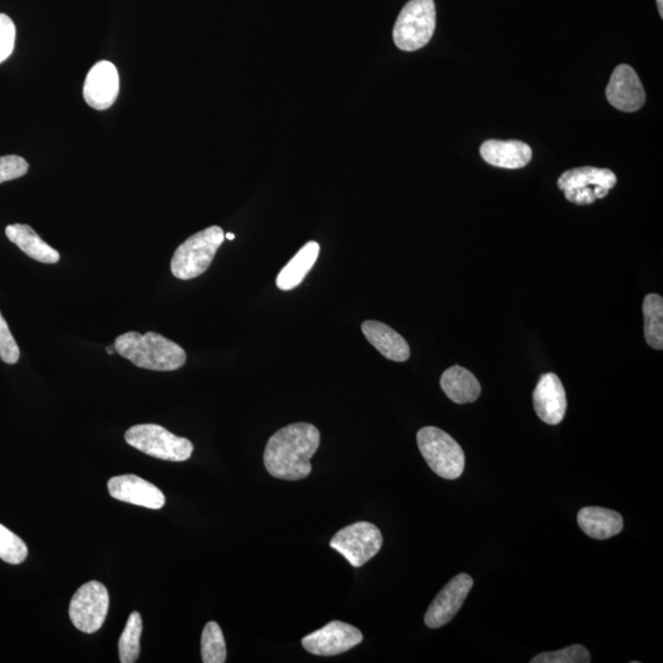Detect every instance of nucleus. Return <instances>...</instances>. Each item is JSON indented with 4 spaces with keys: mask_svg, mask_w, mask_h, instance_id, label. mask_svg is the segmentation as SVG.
<instances>
[{
    "mask_svg": "<svg viewBox=\"0 0 663 663\" xmlns=\"http://www.w3.org/2000/svg\"><path fill=\"white\" fill-rule=\"evenodd\" d=\"M321 434L315 425L295 423L280 429L268 440L264 466L283 481H300L312 472L311 458L320 447Z\"/></svg>",
    "mask_w": 663,
    "mask_h": 663,
    "instance_id": "obj_1",
    "label": "nucleus"
},
{
    "mask_svg": "<svg viewBox=\"0 0 663 663\" xmlns=\"http://www.w3.org/2000/svg\"><path fill=\"white\" fill-rule=\"evenodd\" d=\"M115 348L121 357L147 370L175 371L187 360V354L179 344L155 332H127L116 339Z\"/></svg>",
    "mask_w": 663,
    "mask_h": 663,
    "instance_id": "obj_2",
    "label": "nucleus"
},
{
    "mask_svg": "<svg viewBox=\"0 0 663 663\" xmlns=\"http://www.w3.org/2000/svg\"><path fill=\"white\" fill-rule=\"evenodd\" d=\"M224 240L225 234L220 226H210L192 235L172 257L171 272L174 277L190 280L202 276L208 271Z\"/></svg>",
    "mask_w": 663,
    "mask_h": 663,
    "instance_id": "obj_3",
    "label": "nucleus"
},
{
    "mask_svg": "<svg viewBox=\"0 0 663 663\" xmlns=\"http://www.w3.org/2000/svg\"><path fill=\"white\" fill-rule=\"evenodd\" d=\"M420 454L435 474L449 481L462 476L465 471V452L452 436L435 427H425L417 434Z\"/></svg>",
    "mask_w": 663,
    "mask_h": 663,
    "instance_id": "obj_4",
    "label": "nucleus"
},
{
    "mask_svg": "<svg viewBox=\"0 0 663 663\" xmlns=\"http://www.w3.org/2000/svg\"><path fill=\"white\" fill-rule=\"evenodd\" d=\"M435 28L434 0H411L398 15L393 29V41L402 51H418L433 39Z\"/></svg>",
    "mask_w": 663,
    "mask_h": 663,
    "instance_id": "obj_5",
    "label": "nucleus"
},
{
    "mask_svg": "<svg viewBox=\"0 0 663 663\" xmlns=\"http://www.w3.org/2000/svg\"><path fill=\"white\" fill-rule=\"evenodd\" d=\"M126 441L143 454L170 462H185L193 454V444L156 424L134 425L127 430Z\"/></svg>",
    "mask_w": 663,
    "mask_h": 663,
    "instance_id": "obj_6",
    "label": "nucleus"
},
{
    "mask_svg": "<svg viewBox=\"0 0 663 663\" xmlns=\"http://www.w3.org/2000/svg\"><path fill=\"white\" fill-rule=\"evenodd\" d=\"M617 185V176L608 169L598 167H578L564 172L558 180V187L564 191L569 202L587 206L607 196Z\"/></svg>",
    "mask_w": 663,
    "mask_h": 663,
    "instance_id": "obj_7",
    "label": "nucleus"
},
{
    "mask_svg": "<svg viewBox=\"0 0 663 663\" xmlns=\"http://www.w3.org/2000/svg\"><path fill=\"white\" fill-rule=\"evenodd\" d=\"M384 538L370 522H357L342 528L332 538L330 546L342 554L354 568L363 567L381 551Z\"/></svg>",
    "mask_w": 663,
    "mask_h": 663,
    "instance_id": "obj_8",
    "label": "nucleus"
},
{
    "mask_svg": "<svg viewBox=\"0 0 663 663\" xmlns=\"http://www.w3.org/2000/svg\"><path fill=\"white\" fill-rule=\"evenodd\" d=\"M109 607V591L101 582L90 581L80 587L70 601V621L80 632L96 633L104 625Z\"/></svg>",
    "mask_w": 663,
    "mask_h": 663,
    "instance_id": "obj_9",
    "label": "nucleus"
},
{
    "mask_svg": "<svg viewBox=\"0 0 663 663\" xmlns=\"http://www.w3.org/2000/svg\"><path fill=\"white\" fill-rule=\"evenodd\" d=\"M364 636L353 625L333 621L316 632L306 635L301 644L312 655L336 656L363 643Z\"/></svg>",
    "mask_w": 663,
    "mask_h": 663,
    "instance_id": "obj_10",
    "label": "nucleus"
},
{
    "mask_svg": "<svg viewBox=\"0 0 663 663\" xmlns=\"http://www.w3.org/2000/svg\"><path fill=\"white\" fill-rule=\"evenodd\" d=\"M473 584V579L468 574L455 576L435 597L425 613L424 622L427 627L438 629L450 623L465 603Z\"/></svg>",
    "mask_w": 663,
    "mask_h": 663,
    "instance_id": "obj_11",
    "label": "nucleus"
},
{
    "mask_svg": "<svg viewBox=\"0 0 663 663\" xmlns=\"http://www.w3.org/2000/svg\"><path fill=\"white\" fill-rule=\"evenodd\" d=\"M120 93V75L115 64L101 61L94 64L85 79L83 94L86 104L95 110L110 109Z\"/></svg>",
    "mask_w": 663,
    "mask_h": 663,
    "instance_id": "obj_12",
    "label": "nucleus"
},
{
    "mask_svg": "<svg viewBox=\"0 0 663 663\" xmlns=\"http://www.w3.org/2000/svg\"><path fill=\"white\" fill-rule=\"evenodd\" d=\"M606 96L609 104L619 111L635 112L645 105V90L638 74L627 64H621L609 80Z\"/></svg>",
    "mask_w": 663,
    "mask_h": 663,
    "instance_id": "obj_13",
    "label": "nucleus"
},
{
    "mask_svg": "<svg viewBox=\"0 0 663 663\" xmlns=\"http://www.w3.org/2000/svg\"><path fill=\"white\" fill-rule=\"evenodd\" d=\"M107 488L113 499L142 508L160 510L166 503L165 495L158 487L133 474L111 478Z\"/></svg>",
    "mask_w": 663,
    "mask_h": 663,
    "instance_id": "obj_14",
    "label": "nucleus"
},
{
    "mask_svg": "<svg viewBox=\"0 0 663 663\" xmlns=\"http://www.w3.org/2000/svg\"><path fill=\"white\" fill-rule=\"evenodd\" d=\"M533 407L542 422L549 425L563 422L568 408L567 393L557 375L548 373L541 376L533 392Z\"/></svg>",
    "mask_w": 663,
    "mask_h": 663,
    "instance_id": "obj_15",
    "label": "nucleus"
},
{
    "mask_svg": "<svg viewBox=\"0 0 663 663\" xmlns=\"http://www.w3.org/2000/svg\"><path fill=\"white\" fill-rule=\"evenodd\" d=\"M361 331H363L371 346L379 350L386 359L396 361V363H404L411 357V348H409L406 339L385 323L365 321L361 325Z\"/></svg>",
    "mask_w": 663,
    "mask_h": 663,
    "instance_id": "obj_16",
    "label": "nucleus"
},
{
    "mask_svg": "<svg viewBox=\"0 0 663 663\" xmlns=\"http://www.w3.org/2000/svg\"><path fill=\"white\" fill-rule=\"evenodd\" d=\"M481 155L492 166L516 170L525 167L532 160V149L519 140H487L481 147Z\"/></svg>",
    "mask_w": 663,
    "mask_h": 663,
    "instance_id": "obj_17",
    "label": "nucleus"
},
{
    "mask_svg": "<svg viewBox=\"0 0 663 663\" xmlns=\"http://www.w3.org/2000/svg\"><path fill=\"white\" fill-rule=\"evenodd\" d=\"M578 524L587 536L608 539L619 535L623 530V517L617 511L589 506L579 511Z\"/></svg>",
    "mask_w": 663,
    "mask_h": 663,
    "instance_id": "obj_18",
    "label": "nucleus"
},
{
    "mask_svg": "<svg viewBox=\"0 0 663 663\" xmlns=\"http://www.w3.org/2000/svg\"><path fill=\"white\" fill-rule=\"evenodd\" d=\"M5 235L32 260L46 264H55L61 260L59 252L46 244L29 225H9L5 229Z\"/></svg>",
    "mask_w": 663,
    "mask_h": 663,
    "instance_id": "obj_19",
    "label": "nucleus"
},
{
    "mask_svg": "<svg viewBox=\"0 0 663 663\" xmlns=\"http://www.w3.org/2000/svg\"><path fill=\"white\" fill-rule=\"evenodd\" d=\"M440 386L452 402L466 404L476 402L481 396L482 387L470 370L462 366H452L442 374Z\"/></svg>",
    "mask_w": 663,
    "mask_h": 663,
    "instance_id": "obj_20",
    "label": "nucleus"
},
{
    "mask_svg": "<svg viewBox=\"0 0 663 663\" xmlns=\"http://www.w3.org/2000/svg\"><path fill=\"white\" fill-rule=\"evenodd\" d=\"M320 245L316 241L307 242L296 255L291 258L287 266L280 271L277 278V287L283 291L293 290L304 282L307 274L314 268Z\"/></svg>",
    "mask_w": 663,
    "mask_h": 663,
    "instance_id": "obj_21",
    "label": "nucleus"
},
{
    "mask_svg": "<svg viewBox=\"0 0 663 663\" xmlns=\"http://www.w3.org/2000/svg\"><path fill=\"white\" fill-rule=\"evenodd\" d=\"M645 339L651 348L663 349V299L659 294L646 295L643 305Z\"/></svg>",
    "mask_w": 663,
    "mask_h": 663,
    "instance_id": "obj_22",
    "label": "nucleus"
},
{
    "mask_svg": "<svg viewBox=\"0 0 663 663\" xmlns=\"http://www.w3.org/2000/svg\"><path fill=\"white\" fill-rule=\"evenodd\" d=\"M143 633V619L139 612L131 613L126 628L121 635L118 643L120 651V661L122 663H134L140 655V638Z\"/></svg>",
    "mask_w": 663,
    "mask_h": 663,
    "instance_id": "obj_23",
    "label": "nucleus"
},
{
    "mask_svg": "<svg viewBox=\"0 0 663 663\" xmlns=\"http://www.w3.org/2000/svg\"><path fill=\"white\" fill-rule=\"evenodd\" d=\"M202 660L204 663H224L226 644L217 622H209L202 633Z\"/></svg>",
    "mask_w": 663,
    "mask_h": 663,
    "instance_id": "obj_24",
    "label": "nucleus"
},
{
    "mask_svg": "<svg viewBox=\"0 0 663 663\" xmlns=\"http://www.w3.org/2000/svg\"><path fill=\"white\" fill-rule=\"evenodd\" d=\"M28 547L20 537L0 525V559L5 563L18 565L28 558Z\"/></svg>",
    "mask_w": 663,
    "mask_h": 663,
    "instance_id": "obj_25",
    "label": "nucleus"
},
{
    "mask_svg": "<svg viewBox=\"0 0 663 663\" xmlns=\"http://www.w3.org/2000/svg\"><path fill=\"white\" fill-rule=\"evenodd\" d=\"M532 663H590L591 655L585 646L571 645L563 650L543 652L531 660Z\"/></svg>",
    "mask_w": 663,
    "mask_h": 663,
    "instance_id": "obj_26",
    "label": "nucleus"
},
{
    "mask_svg": "<svg viewBox=\"0 0 663 663\" xmlns=\"http://www.w3.org/2000/svg\"><path fill=\"white\" fill-rule=\"evenodd\" d=\"M0 359L9 365L18 363L20 359V349L16 344L7 321L4 320L0 312Z\"/></svg>",
    "mask_w": 663,
    "mask_h": 663,
    "instance_id": "obj_27",
    "label": "nucleus"
},
{
    "mask_svg": "<svg viewBox=\"0 0 663 663\" xmlns=\"http://www.w3.org/2000/svg\"><path fill=\"white\" fill-rule=\"evenodd\" d=\"M28 171V161L21 156H0V183L20 179L28 174Z\"/></svg>",
    "mask_w": 663,
    "mask_h": 663,
    "instance_id": "obj_28",
    "label": "nucleus"
},
{
    "mask_svg": "<svg viewBox=\"0 0 663 663\" xmlns=\"http://www.w3.org/2000/svg\"><path fill=\"white\" fill-rule=\"evenodd\" d=\"M16 28L8 15L0 14V64L12 56L15 47Z\"/></svg>",
    "mask_w": 663,
    "mask_h": 663,
    "instance_id": "obj_29",
    "label": "nucleus"
},
{
    "mask_svg": "<svg viewBox=\"0 0 663 663\" xmlns=\"http://www.w3.org/2000/svg\"><path fill=\"white\" fill-rule=\"evenodd\" d=\"M657 7H659L661 18H663V0H657Z\"/></svg>",
    "mask_w": 663,
    "mask_h": 663,
    "instance_id": "obj_30",
    "label": "nucleus"
},
{
    "mask_svg": "<svg viewBox=\"0 0 663 663\" xmlns=\"http://www.w3.org/2000/svg\"><path fill=\"white\" fill-rule=\"evenodd\" d=\"M106 350H107V353H109L110 355L116 353V348H115V346H113V347H107Z\"/></svg>",
    "mask_w": 663,
    "mask_h": 663,
    "instance_id": "obj_31",
    "label": "nucleus"
},
{
    "mask_svg": "<svg viewBox=\"0 0 663 663\" xmlns=\"http://www.w3.org/2000/svg\"><path fill=\"white\" fill-rule=\"evenodd\" d=\"M225 239H228V240H235V235H234V234H231V233L226 234V235H225Z\"/></svg>",
    "mask_w": 663,
    "mask_h": 663,
    "instance_id": "obj_32",
    "label": "nucleus"
}]
</instances>
